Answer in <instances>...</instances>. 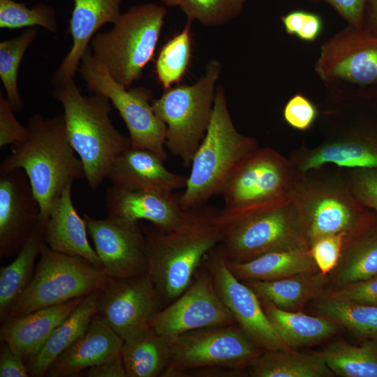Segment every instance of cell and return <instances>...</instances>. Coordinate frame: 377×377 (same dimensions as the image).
Listing matches in <instances>:
<instances>
[{
  "instance_id": "cell-38",
  "label": "cell",
  "mask_w": 377,
  "mask_h": 377,
  "mask_svg": "<svg viewBox=\"0 0 377 377\" xmlns=\"http://www.w3.org/2000/svg\"><path fill=\"white\" fill-rule=\"evenodd\" d=\"M40 26L50 32H57L58 24L55 9L38 3L28 8L15 0H0V28L19 29Z\"/></svg>"
},
{
  "instance_id": "cell-20",
  "label": "cell",
  "mask_w": 377,
  "mask_h": 377,
  "mask_svg": "<svg viewBox=\"0 0 377 377\" xmlns=\"http://www.w3.org/2000/svg\"><path fill=\"white\" fill-rule=\"evenodd\" d=\"M180 194L159 190H128L114 186L105 192L108 216L130 221L145 220L161 231L173 228L184 211Z\"/></svg>"
},
{
  "instance_id": "cell-2",
  "label": "cell",
  "mask_w": 377,
  "mask_h": 377,
  "mask_svg": "<svg viewBox=\"0 0 377 377\" xmlns=\"http://www.w3.org/2000/svg\"><path fill=\"white\" fill-rule=\"evenodd\" d=\"M27 128L26 139L12 145L0 171L24 170L40 205L39 221L43 224L54 199L67 184L85 178L84 170L68 140L63 114L45 118L35 114Z\"/></svg>"
},
{
  "instance_id": "cell-35",
  "label": "cell",
  "mask_w": 377,
  "mask_h": 377,
  "mask_svg": "<svg viewBox=\"0 0 377 377\" xmlns=\"http://www.w3.org/2000/svg\"><path fill=\"white\" fill-rule=\"evenodd\" d=\"M335 376L377 377V345L363 342L360 346L339 340L316 352Z\"/></svg>"
},
{
  "instance_id": "cell-22",
  "label": "cell",
  "mask_w": 377,
  "mask_h": 377,
  "mask_svg": "<svg viewBox=\"0 0 377 377\" xmlns=\"http://www.w3.org/2000/svg\"><path fill=\"white\" fill-rule=\"evenodd\" d=\"M164 162L150 150L131 146L115 159L107 178L112 186L128 190L184 188L187 176L170 171Z\"/></svg>"
},
{
  "instance_id": "cell-8",
  "label": "cell",
  "mask_w": 377,
  "mask_h": 377,
  "mask_svg": "<svg viewBox=\"0 0 377 377\" xmlns=\"http://www.w3.org/2000/svg\"><path fill=\"white\" fill-rule=\"evenodd\" d=\"M167 10L152 3L120 15L109 31L97 32L89 47L94 58L126 89L140 79L153 59Z\"/></svg>"
},
{
  "instance_id": "cell-6",
  "label": "cell",
  "mask_w": 377,
  "mask_h": 377,
  "mask_svg": "<svg viewBox=\"0 0 377 377\" xmlns=\"http://www.w3.org/2000/svg\"><path fill=\"white\" fill-rule=\"evenodd\" d=\"M292 200L309 249L322 237L350 233L367 209L353 195L345 168L334 165L299 172Z\"/></svg>"
},
{
  "instance_id": "cell-13",
  "label": "cell",
  "mask_w": 377,
  "mask_h": 377,
  "mask_svg": "<svg viewBox=\"0 0 377 377\" xmlns=\"http://www.w3.org/2000/svg\"><path fill=\"white\" fill-rule=\"evenodd\" d=\"M264 350L237 323L189 331L172 338L171 361L162 377L213 367L246 371Z\"/></svg>"
},
{
  "instance_id": "cell-10",
  "label": "cell",
  "mask_w": 377,
  "mask_h": 377,
  "mask_svg": "<svg viewBox=\"0 0 377 377\" xmlns=\"http://www.w3.org/2000/svg\"><path fill=\"white\" fill-rule=\"evenodd\" d=\"M112 280L85 259L54 251L45 243L31 281L12 305L6 320L87 297L102 290Z\"/></svg>"
},
{
  "instance_id": "cell-23",
  "label": "cell",
  "mask_w": 377,
  "mask_h": 377,
  "mask_svg": "<svg viewBox=\"0 0 377 377\" xmlns=\"http://www.w3.org/2000/svg\"><path fill=\"white\" fill-rule=\"evenodd\" d=\"M377 276V212L367 209L343 242L336 267L327 275V289Z\"/></svg>"
},
{
  "instance_id": "cell-4",
  "label": "cell",
  "mask_w": 377,
  "mask_h": 377,
  "mask_svg": "<svg viewBox=\"0 0 377 377\" xmlns=\"http://www.w3.org/2000/svg\"><path fill=\"white\" fill-rule=\"evenodd\" d=\"M258 147L256 140L236 129L223 88H216L210 124L191 161V170L180 195L183 210L206 205L221 195L228 177L237 165Z\"/></svg>"
},
{
  "instance_id": "cell-31",
  "label": "cell",
  "mask_w": 377,
  "mask_h": 377,
  "mask_svg": "<svg viewBox=\"0 0 377 377\" xmlns=\"http://www.w3.org/2000/svg\"><path fill=\"white\" fill-rule=\"evenodd\" d=\"M171 355L172 338L151 327L124 341L121 350L127 377H162Z\"/></svg>"
},
{
  "instance_id": "cell-41",
  "label": "cell",
  "mask_w": 377,
  "mask_h": 377,
  "mask_svg": "<svg viewBox=\"0 0 377 377\" xmlns=\"http://www.w3.org/2000/svg\"><path fill=\"white\" fill-rule=\"evenodd\" d=\"M285 121L300 131L309 130L318 120V107L302 93L293 95L283 110Z\"/></svg>"
},
{
  "instance_id": "cell-24",
  "label": "cell",
  "mask_w": 377,
  "mask_h": 377,
  "mask_svg": "<svg viewBox=\"0 0 377 377\" xmlns=\"http://www.w3.org/2000/svg\"><path fill=\"white\" fill-rule=\"evenodd\" d=\"M124 340L101 315L92 318L86 331L50 367L45 376H75L119 355Z\"/></svg>"
},
{
  "instance_id": "cell-46",
  "label": "cell",
  "mask_w": 377,
  "mask_h": 377,
  "mask_svg": "<svg viewBox=\"0 0 377 377\" xmlns=\"http://www.w3.org/2000/svg\"><path fill=\"white\" fill-rule=\"evenodd\" d=\"M25 360L1 341L0 377H28L29 371Z\"/></svg>"
},
{
  "instance_id": "cell-42",
  "label": "cell",
  "mask_w": 377,
  "mask_h": 377,
  "mask_svg": "<svg viewBox=\"0 0 377 377\" xmlns=\"http://www.w3.org/2000/svg\"><path fill=\"white\" fill-rule=\"evenodd\" d=\"M347 235L341 232L322 237L309 248L319 271L323 274L327 276L337 265Z\"/></svg>"
},
{
  "instance_id": "cell-33",
  "label": "cell",
  "mask_w": 377,
  "mask_h": 377,
  "mask_svg": "<svg viewBox=\"0 0 377 377\" xmlns=\"http://www.w3.org/2000/svg\"><path fill=\"white\" fill-rule=\"evenodd\" d=\"M45 244L43 226L39 221L14 260L0 269V320L3 323L13 303L29 286L35 262Z\"/></svg>"
},
{
  "instance_id": "cell-50",
  "label": "cell",
  "mask_w": 377,
  "mask_h": 377,
  "mask_svg": "<svg viewBox=\"0 0 377 377\" xmlns=\"http://www.w3.org/2000/svg\"><path fill=\"white\" fill-rule=\"evenodd\" d=\"M369 16L374 26L377 28V0H367L365 15Z\"/></svg>"
},
{
  "instance_id": "cell-37",
  "label": "cell",
  "mask_w": 377,
  "mask_h": 377,
  "mask_svg": "<svg viewBox=\"0 0 377 377\" xmlns=\"http://www.w3.org/2000/svg\"><path fill=\"white\" fill-rule=\"evenodd\" d=\"M37 36L36 27H28L22 34L0 43V77L6 98L15 112L24 105L17 86L19 68L26 50Z\"/></svg>"
},
{
  "instance_id": "cell-12",
  "label": "cell",
  "mask_w": 377,
  "mask_h": 377,
  "mask_svg": "<svg viewBox=\"0 0 377 377\" xmlns=\"http://www.w3.org/2000/svg\"><path fill=\"white\" fill-rule=\"evenodd\" d=\"M78 71L87 89L106 96L119 112L128 131L131 147L150 150L165 161L166 126L153 110L151 92L145 87L126 89L118 84L94 58L89 46Z\"/></svg>"
},
{
  "instance_id": "cell-45",
  "label": "cell",
  "mask_w": 377,
  "mask_h": 377,
  "mask_svg": "<svg viewBox=\"0 0 377 377\" xmlns=\"http://www.w3.org/2000/svg\"><path fill=\"white\" fill-rule=\"evenodd\" d=\"M314 3L325 2L332 7L349 26L362 29L367 0H309Z\"/></svg>"
},
{
  "instance_id": "cell-32",
  "label": "cell",
  "mask_w": 377,
  "mask_h": 377,
  "mask_svg": "<svg viewBox=\"0 0 377 377\" xmlns=\"http://www.w3.org/2000/svg\"><path fill=\"white\" fill-rule=\"evenodd\" d=\"M252 377H333L323 358L316 353H302L290 348L264 350L248 365Z\"/></svg>"
},
{
  "instance_id": "cell-3",
  "label": "cell",
  "mask_w": 377,
  "mask_h": 377,
  "mask_svg": "<svg viewBox=\"0 0 377 377\" xmlns=\"http://www.w3.org/2000/svg\"><path fill=\"white\" fill-rule=\"evenodd\" d=\"M52 96L64 108L68 140L84 168L91 189L107 178L115 159L131 146L112 124L110 101L101 94L82 95L73 79L54 87Z\"/></svg>"
},
{
  "instance_id": "cell-7",
  "label": "cell",
  "mask_w": 377,
  "mask_h": 377,
  "mask_svg": "<svg viewBox=\"0 0 377 377\" xmlns=\"http://www.w3.org/2000/svg\"><path fill=\"white\" fill-rule=\"evenodd\" d=\"M216 220L223 234L219 247L230 261L245 262L272 251L308 249L293 200L245 210L223 208L217 211Z\"/></svg>"
},
{
  "instance_id": "cell-5",
  "label": "cell",
  "mask_w": 377,
  "mask_h": 377,
  "mask_svg": "<svg viewBox=\"0 0 377 377\" xmlns=\"http://www.w3.org/2000/svg\"><path fill=\"white\" fill-rule=\"evenodd\" d=\"M327 94L318 107L323 137L312 147L302 145L289 158L299 172L324 165L377 168V132L360 125L337 84H326Z\"/></svg>"
},
{
  "instance_id": "cell-15",
  "label": "cell",
  "mask_w": 377,
  "mask_h": 377,
  "mask_svg": "<svg viewBox=\"0 0 377 377\" xmlns=\"http://www.w3.org/2000/svg\"><path fill=\"white\" fill-rule=\"evenodd\" d=\"M203 264L212 274L221 300L247 337L265 350L288 348L268 319L256 294L230 271L219 245L207 253Z\"/></svg>"
},
{
  "instance_id": "cell-49",
  "label": "cell",
  "mask_w": 377,
  "mask_h": 377,
  "mask_svg": "<svg viewBox=\"0 0 377 377\" xmlns=\"http://www.w3.org/2000/svg\"><path fill=\"white\" fill-rule=\"evenodd\" d=\"M306 10H295L281 17L286 31L289 35H295L300 31Z\"/></svg>"
},
{
  "instance_id": "cell-19",
  "label": "cell",
  "mask_w": 377,
  "mask_h": 377,
  "mask_svg": "<svg viewBox=\"0 0 377 377\" xmlns=\"http://www.w3.org/2000/svg\"><path fill=\"white\" fill-rule=\"evenodd\" d=\"M40 205L22 168L0 171V257L17 255L39 222Z\"/></svg>"
},
{
  "instance_id": "cell-29",
  "label": "cell",
  "mask_w": 377,
  "mask_h": 377,
  "mask_svg": "<svg viewBox=\"0 0 377 377\" xmlns=\"http://www.w3.org/2000/svg\"><path fill=\"white\" fill-rule=\"evenodd\" d=\"M227 265L241 281H273L319 271L309 249L304 248L272 251L245 262L227 260Z\"/></svg>"
},
{
  "instance_id": "cell-47",
  "label": "cell",
  "mask_w": 377,
  "mask_h": 377,
  "mask_svg": "<svg viewBox=\"0 0 377 377\" xmlns=\"http://www.w3.org/2000/svg\"><path fill=\"white\" fill-rule=\"evenodd\" d=\"M86 376L88 377H127L121 354L87 369Z\"/></svg>"
},
{
  "instance_id": "cell-21",
  "label": "cell",
  "mask_w": 377,
  "mask_h": 377,
  "mask_svg": "<svg viewBox=\"0 0 377 377\" xmlns=\"http://www.w3.org/2000/svg\"><path fill=\"white\" fill-rule=\"evenodd\" d=\"M74 5L67 29L73 45L52 75L54 87L73 79L81 59L98 30L119 17L122 0H73Z\"/></svg>"
},
{
  "instance_id": "cell-18",
  "label": "cell",
  "mask_w": 377,
  "mask_h": 377,
  "mask_svg": "<svg viewBox=\"0 0 377 377\" xmlns=\"http://www.w3.org/2000/svg\"><path fill=\"white\" fill-rule=\"evenodd\" d=\"M348 26L320 48L315 70L325 83L377 82V38Z\"/></svg>"
},
{
  "instance_id": "cell-17",
  "label": "cell",
  "mask_w": 377,
  "mask_h": 377,
  "mask_svg": "<svg viewBox=\"0 0 377 377\" xmlns=\"http://www.w3.org/2000/svg\"><path fill=\"white\" fill-rule=\"evenodd\" d=\"M83 218L108 276L119 279L147 272L145 236L138 222L110 216L97 219L84 214Z\"/></svg>"
},
{
  "instance_id": "cell-25",
  "label": "cell",
  "mask_w": 377,
  "mask_h": 377,
  "mask_svg": "<svg viewBox=\"0 0 377 377\" xmlns=\"http://www.w3.org/2000/svg\"><path fill=\"white\" fill-rule=\"evenodd\" d=\"M72 185L67 184L52 204L48 218L43 224L45 243L54 251L81 257L103 269L98 256L88 241L84 219L73 204Z\"/></svg>"
},
{
  "instance_id": "cell-43",
  "label": "cell",
  "mask_w": 377,
  "mask_h": 377,
  "mask_svg": "<svg viewBox=\"0 0 377 377\" xmlns=\"http://www.w3.org/2000/svg\"><path fill=\"white\" fill-rule=\"evenodd\" d=\"M323 295L341 301L377 306V276L326 290Z\"/></svg>"
},
{
  "instance_id": "cell-34",
  "label": "cell",
  "mask_w": 377,
  "mask_h": 377,
  "mask_svg": "<svg viewBox=\"0 0 377 377\" xmlns=\"http://www.w3.org/2000/svg\"><path fill=\"white\" fill-rule=\"evenodd\" d=\"M314 315L333 320L355 337L377 345V306L339 300L325 295L312 300Z\"/></svg>"
},
{
  "instance_id": "cell-16",
  "label": "cell",
  "mask_w": 377,
  "mask_h": 377,
  "mask_svg": "<svg viewBox=\"0 0 377 377\" xmlns=\"http://www.w3.org/2000/svg\"><path fill=\"white\" fill-rule=\"evenodd\" d=\"M234 323L235 319L219 296L212 274L205 267L177 299L158 313L150 327L173 338L198 329Z\"/></svg>"
},
{
  "instance_id": "cell-51",
  "label": "cell",
  "mask_w": 377,
  "mask_h": 377,
  "mask_svg": "<svg viewBox=\"0 0 377 377\" xmlns=\"http://www.w3.org/2000/svg\"><path fill=\"white\" fill-rule=\"evenodd\" d=\"M163 3L168 6H179L182 0H160Z\"/></svg>"
},
{
  "instance_id": "cell-36",
  "label": "cell",
  "mask_w": 377,
  "mask_h": 377,
  "mask_svg": "<svg viewBox=\"0 0 377 377\" xmlns=\"http://www.w3.org/2000/svg\"><path fill=\"white\" fill-rule=\"evenodd\" d=\"M192 22L187 20L182 31L161 47L156 59V76L164 90L181 81L187 71L192 54Z\"/></svg>"
},
{
  "instance_id": "cell-1",
  "label": "cell",
  "mask_w": 377,
  "mask_h": 377,
  "mask_svg": "<svg viewBox=\"0 0 377 377\" xmlns=\"http://www.w3.org/2000/svg\"><path fill=\"white\" fill-rule=\"evenodd\" d=\"M218 209L206 205L184 210L173 228H144L147 274L163 302L170 304L191 283L207 253L219 245L223 234Z\"/></svg>"
},
{
  "instance_id": "cell-26",
  "label": "cell",
  "mask_w": 377,
  "mask_h": 377,
  "mask_svg": "<svg viewBox=\"0 0 377 377\" xmlns=\"http://www.w3.org/2000/svg\"><path fill=\"white\" fill-rule=\"evenodd\" d=\"M79 297L43 308L2 323L0 340L27 362L42 348L51 334L81 304Z\"/></svg>"
},
{
  "instance_id": "cell-30",
  "label": "cell",
  "mask_w": 377,
  "mask_h": 377,
  "mask_svg": "<svg viewBox=\"0 0 377 377\" xmlns=\"http://www.w3.org/2000/svg\"><path fill=\"white\" fill-rule=\"evenodd\" d=\"M263 310L288 348L318 344L337 334L342 327L328 318L278 309L261 302Z\"/></svg>"
},
{
  "instance_id": "cell-27",
  "label": "cell",
  "mask_w": 377,
  "mask_h": 377,
  "mask_svg": "<svg viewBox=\"0 0 377 377\" xmlns=\"http://www.w3.org/2000/svg\"><path fill=\"white\" fill-rule=\"evenodd\" d=\"M243 282L253 290L260 302L284 311L297 312L325 293L328 277L318 271L278 280Z\"/></svg>"
},
{
  "instance_id": "cell-14",
  "label": "cell",
  "mask_w": 377,
  "mask_h": 377,
  "mask_svg": "<svg viewBox=\"0 0 377 377\" xmlns=\"http://www.w3.org/2000/svg\"><path fill=\"white\" fill-rule=\"evenodd\" d=\"M163 299L147 273L112 279L100 291L97 313L124 341L150 327L163 308Z\"/></svg>"
},
{
  "instance_id": "cell-39",
  "label": "cell",
  "mask_w": 377,
  "mask_h": 377,
  "mask_svg": "<svg viewBox=\"0 0 377 377\" xmlns=\"http://www.w3.org/2000/svg\"><path fill=\"white\" fill-rule=\"evenodd\" d=\"M246 0H182L179 6L187 20L204 26L223 25L238 17Z\"/></svg>"
},
{
  "instance_id": "cell-48",
  "label": "cell",
  "mask_w": 377,
  "mask_h": 377,
  "mask_svg": "<svg viewBox=\"0 0 377 377\" xmlns=\"http://www.w3.org/2000/svg\"><path fill=\"white\" fill-rule=\"evenodd\" d=\"M323 27V20L318 14L306 11L301 28L296 36L303 41L313 42L320 36Z\"/></svg>"
},
{
  "instance_id": "cell-44",
  "label": "cell",
  "mask_w": 377,
  "mask_h": 377,
  "mask_svg": "<svg viewBox=\"0 0 377 377\" xmlns=\"http://www.w3.org/2000/svg\"><path fill=\"white\" fill-rule=\"evenodd\" d=\"M14 110L6 98L0 96V148L24 140L28 134L14 115Z\"/></svg>"
},
{
  "instance_id": "cell-40",
  "label": "cell",
  "mask_w": 377,
  "mask_h": 377,
  "mask_svg": "<svg viewBox=\"0 0 377 377\" xmlns=\"http://www.w3.org/2000/svg\"><path fill=\"white\" fill-rule=\"evenodd\" d=\"M344 168L355 198L365 208L377 212V168Z\"/></svg>"
},
{
  "instance_id": "cell-9",
  "label": "cell",
  "mask_w": 377,
  "mask_h": 377,
  "mask_svg": "<svg viewBox=\"0 0 377 377\" xmlns=\"http://www.w3.org/2000/svg\"><path fill=\"white\" fill-rule=\"evenodd\" d=\"M221 71V63L212 59L195 83L172 87L151 102L155 114L166 126L165 148L186 168H190L210 124Z\"/></svg>"
},
{
  "instance_id": "cell-11",
  "label": "cell",
  "mask_w": 377,
  "mask_h": 377,
  "mask_svg": "<svg viewBox=\"0 0 377 377\" xmlns=\"http://www.w3.org/2000/svg\"><path fill=\"white\" fill-rule=\"evenodd\" d=\"M299 172L289 158L270 147L256 148L234 168L223 187L224 207L245 210L293 200Z\"/></svg>"
},
{
  "instance_id": "cell-28",
  "label": "cell",
  "mask_w": 377,
  "mask_h": 377,
  "mask_svg": "<svg viewBox=\"0 0 377 377\" xmlns=\"http://www.w3.org/2000/svg\"><path fill=\"white\" fill-rule=\"evenodd\" d=\"M100 291L87 295L55 328L38 353L26 362L29 376H45L57 357L86 331L97 313Z\"/></svg>"
}]
</instances>
